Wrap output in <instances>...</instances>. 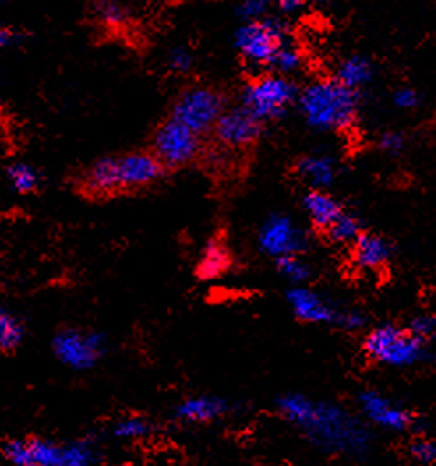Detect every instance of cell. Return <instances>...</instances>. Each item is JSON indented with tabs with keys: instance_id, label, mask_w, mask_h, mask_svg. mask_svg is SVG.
<instances>
[{
	"instance_id": "19",
	"label": "cell",
	"mask_w": 436,
	"mask_h": 466,
	"mask_svg": "<svg viewBox=\"0 0 436 466\" xmlns=\"http://www.w3.org/2000/svg\"><path fill=\"white\" fill-rule=\"evenodd\" d=\"M230 265L227 248L219 240H210L205 246L204 255L198 263V274L202 279H214L221 276Z\"/></svg>"
},
{
	"instance_id": "20",
	"label": "cell",
	"mask_w": 436,
	"mask_h": 466,
	"mask_svg": "<svg viewBox=\"0 0 436 466\" xmlns=\"http://www.w3.org/2000/svg\"><path fill=\"white\" fill-rule=\"evenodd\" d=\"M323 233L327 235V238H329L330 242L345 246V244H353V240L362 233V228H360V221H359L355 216H351V214L343 210V212L323 230Z\"/></svg>"
},
{
	"instance_id": "32",
	"label": "cell",
	"mask_w": 436,
	"mask_h": 466,
	"mask_svg": "<svg viewBox=\"0 0 436 466\" xmlns=\"http://www.w3.org/2000/svg\"><path fill=\"white\" fill-rule=\"evenodd\" d=\"M435 317H431V315H421V317H415V319L411 320L408 330H410L411 334H415L417 338L428 341V339L435 334Z\"/></svg>"
},
{
	"instance_id": "37",
	"label": "cell",
	"mask_w": 436,
	"mask_h": 466,
	"mask_svg": "<svg viewBox=\"0 0 436 466\" xmlns=\"http://www.w3.org/2000/svg\"><path fill=\"white\" fill-rule=\"evenodd\" d=\"M9 39H11L9 32H7V30L0 29V50L9 43Z\"/></svg>"
},
{
	"instance_id": "9",
	"label": "cell",
	"mask_w": 436,
	"mask_h": 466,
	"mask_svg": "<svg viewBox=\"0 0 436 466\" xmlns=\"http://www.w3.org/2000/svg\"><path fill=\"white\" fill-rule=\"evenodd\" d=\"M105 350V341L99 334L82 330H62L54 341V351L58 360L73 370H88L96 364Z\"/></svg>"
},
{
	"instance_id": "28",
	"label": "cell",
	"mask_w": 436,
	"mask_h": 466,
	"mask_svg": "<svg viewBox=\"0 0 436 466\" xmlns=\"http://www.w3.org/2000/svg\"><path fill=\"white\" fill-rule=\"evenodd\" d=\"M94 461V452L86 443H71L64 447V466H86Z\"/></svg>"
},
{
	"instance_id": "26",
	"label": "cell",
	"mask_w": 436,
	"mask_h": 466,
	"mask_svg": "<svg viewBox=\"0 0 436 466\" xmlns=\"http://www.w3.org/2000/svg\"><path fill=\"white\" fill-rule=\"evenodd\" d=\"M9 180H11V186L24 195L32 193L37 187V174L30 168L29 165H24V163L13 165L9 168Z\"/></svg>"
},
{
	"instance_id": "36",
	"label": "cell",
	"mask_w": 436,
	"mask_h": 466,
	"mask_svg": "<svg viewBox=\"0 0 436 466\" xmlns=\"http://www.w3.org/2000/svg\"><path fill=\"white\" fill-rule=\"evenodd\" d=\"M278 5L283 13L293 15V13H299L300 9H304L308 5V0H278Z\"/></svg>"
},
{
	"instance_id": "31",
	"label": "cell",
	"mask_w": 436,
	"mask_h": 466,
	"mask_svg": "<svg viewBox=\"0 0 436 466\" xmlns=\"http://www.w3.org/2000/svg\"><path fill=\"white\" fill-rule=\"evenodd\" d=\"M4 456L15 465L30 466L29 447H27V441H24V440H13V441L5 443Z\"/></svg>"
},
{
	"instance_id": "10",
	"label": "cell",
	"mask_w": 436,
	"mask_h": 466,
	"mask_svg": "<svg viewBox=\"0 0 436 466\" xmlns=\"http://www.w3.org/2000/svg\"><path fill=\"white\" fill-rule=\"evenodd\" d=\"M212 133L223 147L248 148L259 140L262 133V122L253 114H249L244 106L223 110V114L212 127Z\"/></svg>"
},
{
	"instance_id": "35",
	"label": "cell",
	"mask_w": 436,
	"mask_h": 466,
	"mask_svg": "<svg viewBox=\"0 0 436 466\" xmlns=\"http://www.w3.org/2000/svg\"><path fill=\"white\" fill-rule=\"evenodd\" d=\"M380 147L389 154H400L405 148V138L400 133H385L380 140Z\"/></svg>"
},
{
	"instance_id": "13",
	"label": "cell",
	"mask_w": 436,
	"mask_h": 466,
	"mask_svg": "<svg viewBox=\"0 0 436 466\" xmlns=\"http://www.w3.org/2000/svg\"><path fill=\"white\" fill-rule=\"evenodd\" d=\"M360 407L366 417L371 422L379 424L380 428L403 431L411 424V415L407 410L394 405L390 400L375 390H366L360 394Z\"/></svg>"
},
{
	"instance_id": "27",
	"label": "cell",
	"mask_w": 436,
	"mask_h": 466,
	"mask_svg": "<svg viewBox=\"0 0 436 466\" xmlns=\"http://www.w3.org/2000/svg\"><path fill=\"white\" fill-rule=\"evenodd\" d=\"M152 433L150 422L142 419V417H131L120 420L114 430V435L126 440H135V438H144Z\"/></svg>"
},
{
	"instance_id": "30",
	"label": "cell",
	"mask_w": 436,
	"mask_h": 466,
	"mask_svg": "<svg viewBox=\"0 0 436 466\" xmlns=\"http://www.w3.org/2000/svg\"><path fill=\"white\" fill-rule=\"evenodd\" d=\"M269 7H270V0H242L237 11L244 20L255 22V20H262L263 16L269 13Z\"/></svg>"
},
{
	"instance_id": "3",
	"label": "cell",
	"mask_w": 436,
	"mask_h": 466,
	"mask_svg": "<svg viewBox=\"0 0 436 466\" xmlns=\"http://www.w3.org/2000/svg\"><path fill=\"white\" fill-rule=\"evenodd\" d=\"M364 353L380 364L407 368L426 355V341L398 325H381L364 339Z\"/></svg>"
},
{
	"instance_id": "25",
	"label": "cell",
	"mask_w": 436,
	"mask_h": 466,
	"mask_svg": "<svg viewBox=\"0 0 436 466\" xmlns=\"http://www.w3.org/2000/svg\"><path fill=\"white\" fill-rule=\"evenodd\" d=\"M94 11L106 25H122L127 18V11L116 0H94Z\"/></svg>"
},
{
	"instance_id": "16",
	"label": "cell",
	"mask_w": 436,
	"mask_h": 466,
	"mask_svg": "<svg viewBox=\"0 0 436 466\" xmlns=\"http://www.w3.org/2000/svg\"><path fill=\"white\" fill-rule=\"evenodd\" d=\"M304 208H306L313 227L321 232L343 212L341 204L334 197L325 193L323 189L309 191L304 197Z\"/></svg>"
},
{
	"instance_id": "12",
	"label": "cell",
	"mask_w": 436,
	"mask_h": 466,
	"mask_svg": "<svg viewBox=\"0 0 436 466\" xmlns=\"http://www.w3.org/2000/svg\"><path fill=\"white\" fill-rule=\"evenodd\" d=\"M259 242L263 253L272 258L299 255L306 238L289 216H274L263 225Z\"/></svg>"
},
{
	"instance_id": "21",
	"label": "cell",
	"mask_w": 436,
	"mask_h": 466,
	"mask_svg": "<svg viewBox=\"0 0 436 466\" xmlns=\"http://www.w3.org/2000/svg\"><path fill=\"white\" fill-rule=\"evenodd\" d=\"M30 466H64V447L46 440H29Z\"/></svg>"
},
{
	"instance_id": "2",
	"label": "cell",
	"mask_w": 436,
	"mask_h": 466,
	"mask_svg": "<svg viewBox=\"0 0 436 466\" xmlns=\"http://www.w3.org/2000/svg\"><path fill=\"white\" fill-rule=\"evenodd\" d=\"M357 92L336 78L308 86L299 97L300 112L311 127L321 131L349 129L357 116Z\"/></svg>"
},
{
	"instance_id": "7",
	"label": "cell",
	"mask_w": 436,
	"mask_h": 466,
	"mask_svg": "<svg viewBox=\"0 0 436 466\" xmlns=\"http://www.w3.org/2000/svg\"><path fill=\"white\" fill-rule=\"evenodd\" d=\"M223 110L225 101L218 90L210 87H191L184 90L175 101L172 118L202 137L212 131Z\"/></svg>"
},
{
	"instance_id": "8",
	"label": "cell",
	"mask_w": 436,
	"mask_h": 466,
	"mask_svg": "<svg viewBox=\"0 0 436 466\" xmlns=\"http://www.w3.org/2000/svg\"><path fill=\"white\" fill-rule=\"evenodd\" d=\"M289 302L295 317L306 323H327L338 325L349 330L360 329L366 320L359 313H341L330 306L323 297L308 289H293L289 291Z\"/></svg>"
},
{
	"instance_id": "23",
	"label": "cell",
	"mask_w": 436,
	"mask_h": 466,
	"mask_svg": "<svg viewBox=\"0 0 436 466\" xmlns=\"http://www.w3.org/2000/svg\"><path fill=\"white\" fill-rule=\"evenodd\" d=\"M278 262V270L281 272V276H285L289 281L299 285L304 283L306 279H309V267L299 258V255H287L281 258H276Z\"/></svg>"
},
{
	"instance_id": "5",
	"label": "cell",
	"mask_w": 436,
	"mask_h": 466,
	"mask_svg": "<svg viewBox=\"0 0 436 466\" xmlns=\"http://www.w3.org/2000/svg\"><path fill=\"white\" fill-rule=\"evenodd\" d=\"M152 148V154L165 168L177 170L195 163L200 157L202 140L198 133L170 118L156 129Z\"/></svg>"
},
{
	"instance_id": "22",
	"label": "cell",
	"mask_w": 436,
	"mask_h": 466,
	"mask_svg": "<svg viewBox=\"0 0 436 466\" xmlns=\"http://www.w3.org/2000/svg\"><path fill=\"white\" fill-rule=\"evenodd\" d=\"M300 66H302L300 50L291 43V39H287L285 43L279 45V48L276 50V54L272 56L267 67H270L278 75L287 76L293 71H297Z\"/></svg>"
},
{
	"instance_id": "11",
	"label": "cell",
	"mask_w": 436,
	"mask_h": 466,
	"mask_svg": "<svg viewBox=\"0 0 436 466\" xmlns=\"http://www.w3.org/2000/svg\"><path fill=\"white\" fill-rule=\"evenodd\" d=\"M114 163L118 193L150 186L165 172V167L159 163V159L148 152H133L118 156L114 157Z\"/></svg>"
},
{
	"instance_id": "4",
	"label": "cell",
	"mask_w": 436,
	"mask_h": 466,
	"mask_svg": "<svg viewBox=\"0 0 436 466\" xmlns=\"http://www.w3.org/2000/svg\"><path fill=\"white\" fill-rule=\"evenodd\" d=\"M297 97V88L283 75H265L249 82L242 92V106L260 122L283 116Z\"/></svg>"
},
{
	"instance_id": "14",
	"label": "cell",
	"mask_w": 436,
	"mask_h": 466,
	"mask_svg": "<svg viewBox=\"0 0 436 466\" xmlns=\"http://www.w3.org/2000/svg\"><path fill=\"white\" fill-rule=\"evenodd\" d=\"M351 246L353 262L364 270H379L390 258V244L375 233H360Z\"/></svg>"
},
{
	"instance_id": "6",
	"label": "cell",
	"mask_w": 436,
	"mask_h": 466,
	"mask_svg": "<svg viewBox=\"0 0 436 466\" xmlns=\"http://www.w3.org/2000/svg\"><path fill=\"white\" fill-rule=\"evenodd\" d=\"M287 39H290V35L281 20L262 18L240 27L235 35V46L249 64L269 66L279 45Z\"/></svg>"
},
{
	"instance_id": "17",
	"label": "cell",
	"mask_w": 436,
	"mask_h": 466,
	"mask_svg": "<svg viewBox=\"0 0 436 466\" xmlns=\"http://www.w3.org/2000/svg\"><path fill=\"white\" fill-rule=\"evenodd\" d=\"M295 170L313 189L329 187L336 180V165L327 156H306L299 159Z\"/></svg>"
},
{
	"instance_id": "29",
	"label": "cell",
	"mask_w": 436,
	"mask_h": 466,
	"mask_svg": "<svg viewBox=\"0 0 436 466\" xmlns=\"http://www.w3.org/2000/svg\"><path fill=\"white\" fill-rule=\"evenodd\" d=\"M410 454L413 456L415 461H419L422 465H431V463L436 461L435 441H431L428 438H419V440H415L411 443Z\"/></svg>"
},
{
	"instance_id": "24",
	"label": "cell",
	"mask_w": 436,
	"mask_h": 466,
	"mask_svg": "<svg viewBox=\"0 0 436 466\" xmlns=\"http://www.w3.org/2000/svg\"><path fill=\"white\" fill-rule=\"evenodd\" d=\"M24 330L20 323L0 308V350H11L20 345Z\"/></svg>"
},
{
	"instance_id": "1",
	"label": "cell",
	"mask_w": 436,
	"mask_h": 466,
	"mask_svg": "<svg viewBox=\"0 0 436 466\" xmlns=\"http://www.w3.org/2000/svg\"><path fill=\"white\" fill-rule=\"evenodd\" d=\"M281 413L299 426L308 437L323 449L336 452H362L370 435L362 422L341 408L317 403L300 394H289L278 401Z\"/></svg>"
},
{
	"instance_id": "18",
	"label": "cell",
	"mask_w": 436,
	"mask_h": 466,
	"mask_svg": "<svg viewBox=\"0 0 436 466\" xmlns=\"http://www.w3.org/2000/svg\"><path fill=\"white\" fill-rule=\"evenodd\" d=\"M375 71H373V64L368 58L355 57L345 58L340 67H338V75L336 80L341 82L345 87L351 88V90H359L364 86H368L373 78Z\"/></svg>"
},
{
	"instance_id": "33",
	"label": "cell",
	"mask_w": 436,
	"mask_h": 466,
	"mask_svg": "<svg viewBox=\"0 0 436 466\" xmlns=\"http://www.w3.org/2000/svg\"><path fill=\"white\" fill-rule=\"evenodd\" d=\"M193 62H195V58L186 48H174L168 56V67L174 73H188L193 67Z\"/></svg>"
},
{
	"instance_id": "34",
	"label": "cell",
	"mask_w": 436,
	"mask_h": 466,
	"mask_svg": "<svg viewBox=\"0 0 436 466\" xmlns=\"http://www.w3.org/2000/svg\"><path fill=\"white\" fill-rule=\"evenodd\" d=\"M394 105L398 108H403V110H410V108H415L419 105V94L413 90V88H398L394 92Z\"/></svg>"
},
{
	"instance_id": "15",
	"label": "cell",
	"mask_w": 436,
	"mask_h": 466,
	"mask_svg": "<svg viewBox=\"0 0 436 466\" xmlns=\"http://www.w3.org/2000/svg\"><path fill=\"white\" fill-rule=\"evenodd\" d=\"M228 411V403L216 396H195L177 408V417L189 424H205L223 417Z\"/></svg>"
}]
</instances>
